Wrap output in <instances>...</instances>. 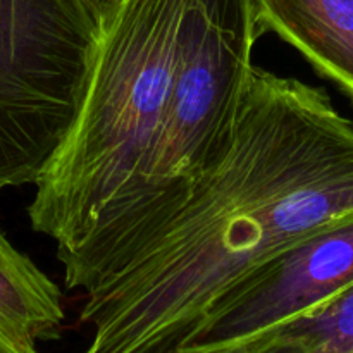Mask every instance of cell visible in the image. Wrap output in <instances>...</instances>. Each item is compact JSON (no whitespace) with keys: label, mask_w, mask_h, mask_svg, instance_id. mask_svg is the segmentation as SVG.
Masks as SVG:
<instances>
[{"label":"cell","mask_w":353,"mask_h":353,"mask_svg":"<svg viewBox=\"0 0 353 353\" xmlns=\"http://www.w3.org/2000/svg\"><path fill=\"white\" fill-rule=\"evenodd\" d=\"M186 0H114L102 10L74 119L34 183L31 228L55 243L68 290L88 292L100 257L143 195L178 62Z\"/></svg>","instance_id":"obj_2"},{"label":"cell","mask_w":353,"mask_h":353,"mask_svg":"<svg viewBox=\"0 0 353 353\" xmlns=\"http://www.w3.org/2000/svg\"><path fill=\"white\" fill-rule=\"evenodd\" d=\"M352 283L353 210L238 278L209 307L179 352L243 347L259 334L321 305Z\"/></svg>","instance_id":"obj_5"},{"label":"cell","mask_w":353,"mask_h":353,"mask_svg":"<svg viewBox=\"0 0 353 353\" xmlns=\"http://www.w3.org/2000/svg\"><path fill=\"white\" fill-rule=\"evenodd\" d=\"M243 348L245 353H353V283Z\"/></svg>","instance_id":"obj_8"},{"label":"cell","mask_w":353,"mask_h":353,"mask_svg":"<svg viewBox=\"0 0 353 353\" xmlns=\"http://www.w3.org/2000/svg\"><path fill=\"white\" fill-rule=\"evenodd\" d=\"M99 21L88 0H0V192L34 185L71 126Z\"/></svg>","instance_id":"obj_4"},{"label":"cell","mask_w":353,"mask_h":353,"mask_svg":"<svg viewBox=\"0 0 353 353\" xmlns=\"http://www.w3.org/2000/svg\"><path fill=\"white\" fill-rule=\"evenodd\" d=\"M353 210V121L254 65L226 155L124 268L85 293L81 353H178L243 274Z\"/></svg>","instance_id":"obj_1"},{"label":"cell","mask_w":353,"mask_h":353,"mask_svg":"<svg viewBox=\"0 0 353 353\" xmlns=\"http://www.w3.org/2000/svg\"><path fill=\"white\" fill-rule=\"evenodd\" d=\"M262 34L274 33L353 100V0H254Z\"/></svg>","instance_id":"obj_6"},{"label":"cell","mask_w":353,"mask_h":353,"mask_svg":"<svg viewBox=\"0 0 353 353\" xmlns=\"http://www.w3.org/2000/svg\"><path fill=\"white\" fill-rule=\"evenodd\" d=\"M64 324L61 288L0 231V353H41Z\"/></svg>","instance_id":"obj_7"},{"label":"cell","mask_w":353,"mask_h":353,"mask_svg":"<svg viewBox=\"0 0 353 353\" xmlns=\"http://www.w3.org/2000/svg\"><path fill=\"white\" fill-rule=\"evenodd\" d=\"M88 2H90V6L97 10V12L102 14V10L105 9V7H109L114 0H88Z\"/></svg>","instance_id":"obj_9"},{"label":"cell","mask_w":353,"mask_h":353,"mask_svg":"<svg viewBox=\"0 0 353 353\" xmlns=\"http://www.w3.org/2000/svg\"><path fill=\"white\" fill-rule=\"evenodd\" d=\"M261 37L254 0H186L155 161L143 195L97 264L92 288L124 268L223 161Z\"/></svg>","instance_id":"obj_3"},{"label":"cell","mask_w":353,"mask_h":353,"mask_svg":"<svg viewBox=\"0 0 353 353\" xmlns=\"http://www.w3.org/2000/svg\"><path fill=\"white\" fill-rule=\"evenodd\" d=\"M179 353H186V352H179ZM207 353H245V348L243 347H236V348H226V350L207 352Z\"/></svg>","instance_id":"obj_10"}]
</instances>
